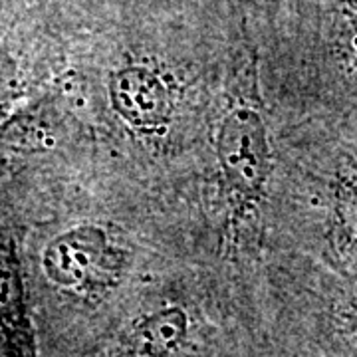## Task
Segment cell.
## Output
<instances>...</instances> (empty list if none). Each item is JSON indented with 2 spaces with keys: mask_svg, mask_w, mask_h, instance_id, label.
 Wrapping results in <instances>:
<instances>
[{
  "mask_svg": "<svg viewBox=\"0 0 357 357\" xmlns=\"http://www.w3.org/2000/svg\"><path fill=\"white\" fill-rule=\"evenodd\" d=\"M217 159L229 191L243 204L258 203L266 192L272 149L262 115L252 107H234L217 131Z\"/></svg>",
  "mask_w": 357,
  "mask_h": 357,
  "instance_id": "1",
  "label": "cell"
},
{
  "mask_svg": "<svg viewBox=\"0 0 357 357\" xmlns=\"http://www.w3.org/2000/svg\"><path fill=\"white\" fill-rule=\"evenodd\" d=\"M114 112L141 133L165 131L173 117V93L165 77L147 66L129 64L107 77Z\"/></svg>",
  "mask_w": 357,
  "mask_h": 357,
  "instance_id": "2",
  "label": "cell"
},
{
  "mask_svg": "<svg viewBox=\"0 0 357 357\" xmlns=\"http://www.w3.org/2000/svg\"><path fill=\"white\" fill-rule=\"evenodd\" d=\"M114 250L100 225H77L54 236L42 252L46 278L64 290H77L109 266Z\"/></svg>",
  "mask_w": 357,
  "mask_h": 357,
  "instance_id": "3",
  "label": "cell"
},
{
  "mask_svg": "<svg viewBox=\"0 0 357 357\" xmlns=\"http://www.w3.org/2000/svg\"><path fill=\"white\" fill-rule=\"evenodd\" d=\"M2 351L4 357H38L22 264L13 241L2 246Z\"/></svg>",
  "mask_w": 357,
  "mask_h": 357,
  "instance_id": "4",
  "label": "cell"
},
{
  "mask_svg": "<svg viewBox=\"0 0 357 357\" xmlns=\"http://www.w3.org/2000/svg\"><path fill=\"white\" fill-rule=\"evenodd\" d=\"M183 307L165 306L137 318L119 337L115 357H173L189 337Z\"/></svg>",
  "mask_w": 357,
  "mask_h": 357,
  "instance_id": "5",
  "label": "cell"
},
{
  "mask_svg": "<svg viewBox=\"0 0 357 357\" xmlns=\"http://www.w3.org/2000/svg\"><path fill=\"white\" fill-rule=\"evenodd\" d=\"M333 227L340 246L357 252V181L344 183L335 192Z\"/></svg>",
  "mask_w": 357,
  "mask_h": 357,
  "instance_id": "6",
  "label": "cell"
},
{
  "mask_svg": "<svg viewBox=\"0 0 357 357\" xmlns=\"http://www.w3.org/2000/svg\"><path fill=\"white\" fill-rule=\"evenodd\" d=\"M274 2H280V0H274Z\"/></svg>",
  "mask_w": 357,
  "mask_h": 357,
  "instance_id": "7",
  "label": "cell"
}]
</instances>
